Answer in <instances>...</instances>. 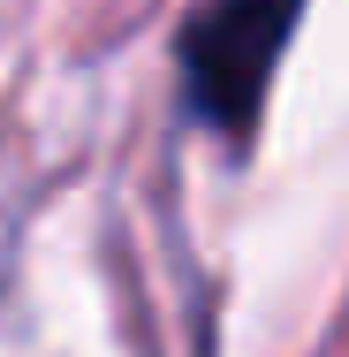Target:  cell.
<instances>
[{
  "label": "cell",
  "mask_w": 349,
  "mask_h": 357,
  "mask_svg": "<svg viewBox=\"0 0 349 357\" xmlns=\"http://www.w3.org/2000/svg\"><path fill=\"white\" fill-rule=\"evenodd\" d=\"M311 0H190L175 31V76L190 122H205L228 152H251L274 69Z\"/></svg>",
  "instance_id": "cell-1"
}]
</instances>
